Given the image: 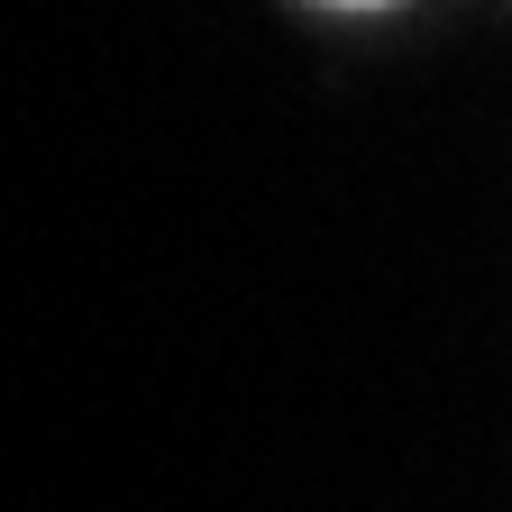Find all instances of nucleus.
<instances>
[{"instance_id":"nucleus-1","label":"nucleus","mask_w":512,"mask_h":512,"mask_svg":"<svg viewBox=\"0 0 512 512\" xmlns=\"http://www.w3.org/2000/svg\"><path fill=\"white\" fill-rule=\"evenodd\" d=\"M339 10H384V0H339Z\"/></svg>"}]
</instances>
